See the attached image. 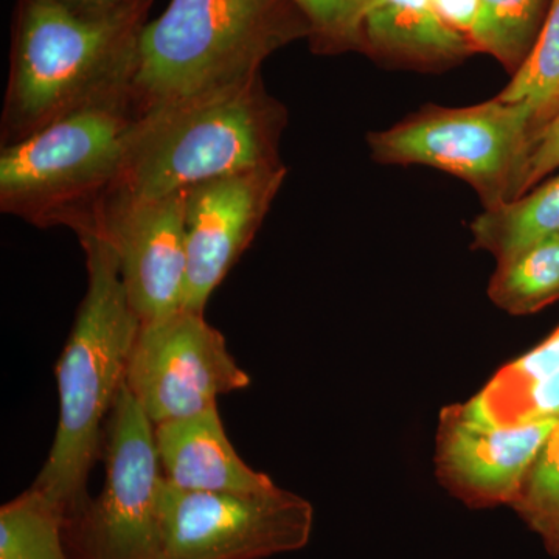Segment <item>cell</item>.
<instances>
[{
	"instance_id": "obj_23",
	"label": "cell",
	"mask_w": 559,
	"mask_h": 559,
	"mask_svg": "<svg viewBox=\"0 0 559 559\" xmlns=\"http://www.w3.org/2000/svg\"><path fill=\"white\" fill-rule=\"evenodd\" d=\"M559 168V106L557 112L549 121L536 131L530 143L527 160L522 170L518 198L524 197L527 191Z\"/></svg>"
},
{
	"instance_id": "obj_18",
	"label": "cell",
	"mask_w": 559,
	"mask_h": 559,
	"mask_svg": "<svg viewBox=\"0 0 559 559\" xmlns=\"http://www.w3.org/2000/svg\"><path fill=\"white\" fill-rule=\"evenodd\" d=\"M551 0H480L469 40L474 50L491 55L510 72L527 60Z\"/></svg>"
},
{
	"instance_id": "obj_6",
	"label": "cell",
	"mask_w": 559,
	"mask_h": 559,
	"mask_svg": "<svg viewBox=\"0 0 559 559\" xmlns=\"http://www.w3.org/2000/svg\"><path fill=\"white\" fill-rule=\"evenodd\" d=\"M539 130L527 103L496 97L465 108H428L367 138L381 164L425 165L469 183L484 210L516 200L530 143Z\"/></svg>"
},
{
	"instance_id": "obj_11",
	"label": "cell",
	"mask_w": 559,
	"mask_h": 559,
	"mask_svg": "<svg viewBox=\"0 0 559 559\" xmlns=\"http://www.w3.org/2000/svg\"><path fill=\"white\" fill-rule=\"evenodd\" d=\"M286 175L285 165L280 164L221 176L183 190L187 277L182 308L204 312L213 290L255 238Z\"/></svg>"
},
{
	"instance_id": "obj_2",
	"label": "cell",
	"mask_w": 559,
	"mask_h": 559,
	"mask_svg": "<svg viewBox=\"0 0 559 559\" xmlns=\"http://www.w3.org/2000/svg\"><path fill=\"white\" fill-rule=\"evenodd\" d=\"M86 255L87 290L57 366L60 419L32 487L64 511L68 525L91 502L87 477L103 451L110 411L127 380L140 319L112 248L95 231L76 235Z\"/></svg>"
},
{
	"instance_id": "obj_4",
	"label": "cell",
	"mask_w": 559,
	"mask_h": 559,
	"mask_svg": "<svg viewBox=\"0 0 559 559\" xmlns=\"http://www.w3.org/2000/svg\"><path fill=\"white\" fill-rule=\"evenodd\" d=\"M310 36L293 0H171L140 38V116L259 79L271 55Z\"/></svg>"
},
{
	"instance_id": "obj_5",
	"label": "cell",
	"mask_w": 559,
	"mask_h": 559,
	"mask_svg": "<svg viewBox=\"0 0 559 559\" xmlns=\"http://www.w3.org/2000/svg\"><path fill=\"white\" fill-rule=\"evenodd\" d=\"M139 117L128 94L0 148V212L39 229H86L116 186Z\"/></svg>"
},
{
	"instance_id": "obj_25",
	"label": "cell",
	"mask_w": 559,
	"mask_h": 559,
	"mask_svg": "<svg viewBox=\"0 0 559 559\" xmlns=\"http://www.w3.org/2000/svg\"><path fill=\"white\" fill-rule=\"evenodd\" d=\"M432 3L441 20L469 38L479 13L480 0H432Z\"/></svg>"
},
{
	"instance_id": "obj_3",
	"label": "cell",
	"mask_w": 559,
	"mask_h": 559,
	"mask_svg": "<svg viewBox=\"0 0 559 559\" xmlns=\"http://www.w3.org/2000/svg\"><path fill=\"white\" fill-rule=\"evenodd\" d=\"M288 123L263 80L142 114L109 197L151 200L205 180L274 167ZM108 197V198H109Z\"/></svg>"
},
{
	"instance_id": "obj_22",
	"label": "cell",
	"mask_w": 559,
	"mask_h": 559,
	"mask_svg": "<svg viewBox=\"0 0 559 559\" xmlns=\"http://www.w3.org/2000/svg\"><path fill=\"white\" fill-rule=\"evenodd\" d=\"M311 27L316 53L364 50L362 25L370 0H293Z\"/></svg>"
},
{
	"instance_id": "obj_7",
	"label": "cell",
	"mask_w": 559,
	"mask_h": 559,
	"mask_svg": "<svg viewBox=\"0 0 559 559\" xmlns=\"http://www.w3.org/2000/svg\"><path fill=\"white\" fill-rule=\"evenodd\" d=\"M105 485L70 522L80 559H167L160 518L162 469L154 426L127 385L103 437Z\"/></svg>"
},
{
	"instance_id": "obj_21",
	"label": "cell",
	"mask_w": 559,
	"mask_h": 559,
	"mask_svg": "<svg viewBox=\"0 0 559 559\" xmlns=\"http://www.w3.org/2000/svg\"><path fill=\"white\" fill-rule=\"evenodd\" d=\"M511 509L559 557V421L528 471Z\"/></svg>"
},
{
	"instance_id": "obj_13",
	"label": "cell",
	"mask_w": 559,
	"mask_h": 559,
	"mask_svg": "<svg viewBox=\"0 0 559 559\" xmlns=\"http://www.w3.org/2000/svg\"><path fill=\"white\" fill-rule=\"evenodd\" d=\"M162 476L186 491L261 492L277 487L246 465L227 439L218 406L154 426Z\"/></svg>"
},
{
	"instance_id": "obj_9",
	"label": "cell",
	"mask_w": 559,
	"mask_h": 559,
	"mask_svg": "<svg viewBox=\"0 0 559 559\" xmlns=\"http://www.w3.org/2000/svg\"><path fill=\"white\" fill-rule=\"evenodd\" d=\"M249 384L204 312L180 308L140 323L124 385L153 426L218 406L221 395Z\"/></svg>"
},
{
	"instance_id": "obj_19",
	"label": "cell",
	"mask_w": 559,
	"mask_h": 559,
	"mask_svg": "<svg viewBox=\"0 0 559 559\" xmlns=\"http://www.w3.org/2000/svg\"><path fill=\"white\" fill-rule=\"evenodd\" d=\"M502 100L527 103L538 117L539 128L551 119L559 106V0H551L549 13L535 46L514 72Z\"/></svg>"
},
{
	"instance_id": "obj_17",
	"label": "cell",
	"mask_w": 559,
	"mask_h": 559,
	"mask_svg": "<svg viewBox=\"0 0 559 559\" xmlns=\"http://www.w3.org/2000/svg\"><path fill=\"white\" fill-rule=\"evenodd\" d=\"M66 528L61 507L31 487L0 509V559H69Z\"/></svg>"
},
{
	"instance_id": "obj_10",
	"label": "cell",
	"mask_w": 559,
	"mask_h": 559,
	"mask_svg": "<svg viewBox=\"0 0 559 559\" xmlns=\"http://www.w3.org/2000/svg\"><path fill=\"white\" fill-rule=\"evenodd\" d=\"M108 242L132 310L146 323L182 308L187 277L183 190L151 200L103 201L86 229Z\"/></svg>"
},
{
	"instance_id": "obj_24",
	"label": "cell",
	"mask_w": 559,
	"mask_h": 559,
	"mask_svg": "<svg viewBox=\"0 0 559 559\" xmlns=\"http://www.w3.org/2000/svg\"><path fill=\"white\" fill-rule=\"evenodd\" d=\"M559 417V371L528 389L488 425L514 426Z\"/></svg>"
},
{
	"instance_id": "obj_1",
	"label": "cell",
	"mask_w": 559,
	"mask_h": 559,
	"mask_svg": "<svg viewBox=\"0 0 559 559\" xmlns=\"http://www.w3.org/2000/svg\"><path fill=\"white\" fill-rule=\"evenodd\" d=\"M153 0L83 16L60 0H17L0 148L98 103L132 94Z\"/></svg>"
},
{
	"instance_id": "obj_16",
	"label": "cell",
	"mask_w": 559,
	"mask_h": 559,
	"mask_svg": "<svg viewBox=\"0 0 559 559\" xmlns=\"http://www.w3.org/2000/svg\"><path fill=\"white\" fill-rule=\"evenodd\" d=\"M488 297L511 316L533 314L559 300V234L500 261Z\"/></svg>"
},
{
	"instance_id": "obj_12",
	"label": "cell",
	"mask_w": 559,
	"mask_h": 559,
	"mask_svg": "<svg viewBox=\"0 0 559 559\" xmlns=\"http://www.w3.org/2000/svg\"><path fill=\"white\" fill-rule=\"evenodd\" d=\"M558 421L488 425L471 418L462 404L444 407L437 430V477L473 509L511 507Z\"/></svg>"
},
{
	"instance_id": "obj_15",
	"label": "cell",
	"mask_w": 559,
	"mask_h": 559,
	"mask_svg": "<svg viewBox=\"0 0 559 559\" xmlns=\"http://www.w3.org/2000/svg\"><path fill=\"white\" fill-rule=\"evenodd\" d=\"M469 229L474 248L491 253L498 263L559 234V175L518 200L484 210Z\"/></svg>"
},
{
	"instance_id": "obj_14",
	"label": "cell",
	"mask_w": 559,
	"mask_h": 559,
	"mask_svg": "<svg viewBox=\"0 0 559 559\" xmlns=\"http://www.w3.org/2000/svg\"><path fill=\"white\" fill-rule=\"evenodd\" d=\"M364 50L419 69L454 64L474 50L451 28L432 0H370L362 25Z\"/></svg>"
},
{
	"instance_id": "obj_20",
	"label": "cell",
	"mask_w": 559,
	"mask_h": 559,
	"mask_svg": "<svg viewBox=\"0 0 559 559\" xmlns=\"http://www.w3.org/2000/svg\"><path fill=\"white\" fill-rule=\"evenodd\" d=\"M559 371V326L520 358L511 360L473 399L462 403L463 411L477 421L491 423L513 401L538 382Z\"/></svg>"
},
{
	"instance_id": "obj_26",
	"label": "cell",
	"mask_w": 559,
	"mask_h": 559,
	"mask_svg": "<svg viewBox=\"0 0 559 559\" xmlns=\"http://www.w3.org/2000/svg\"><path fill=\"white\" fill-rule=\"evenodd\" d=\"M60 2L83 16H100V14L130 5L135 0H60Z\"/></svg>"
},
{
	"instance_id": "obj_8",
	"label": "cell",
	"mask_w": 559,
	"mask_h": 559,
	"mask_svg": "<svg viewBox=\"0 0 559 559\" xmlns=\"http://www.w3.org/2000/svg\"><path fill=\"white\" fill-rule=\"evenodd\" d=\"M160 518L167 559H264L304 549L314 509L280 487L186 491L162 479Z\"/></svg>"
}]
</instances>
